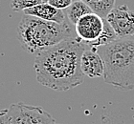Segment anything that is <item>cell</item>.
I'll use <instances>...</instances> for the list:
<instances>
[{
  "mask_svg": "<svg viewBox=\"0 0 134 124\" xmlns=\"http://www.w3.org/2000/svg\"><path fill=\"white\" fill-rule=\"evenodd\" d=\"M87 48L85 42L75 36L37 52L34 63L37 82L58 92L81 85L84 76L81 58Z\"/></svg>",
  "mask_w": 134,
  "mask_h": 124,
  "instance_id": "cell-1",
  "label": "cell"
},
{
  "mask_svg": "<svg viewBox=\"0 0 134 124\" xmlns=\"http://www.w3.org/2000/svg\"><path fill=\"white\" fill-rule=\"evenodd\" d=\"M97 52L104 63V82L122 92L134 90V34L118 37Z\"/></svg>",
  "mask_w": 134,
  "mask_h": 124,
  "instance_id": "cell-2",
  "label": "cell"
},
{
  "mask_svg": "<svg viewBox=\"0 0 134 124\" xmlns=\"http://www.w3.org/2000/svg\"><path fill=\"white\" fill-rule=\"evenodd\" d=\"M75 36H77L75 26L69 21L59 24L28 14L22 15L16 34L22 49L28 54L36 55Z\"/></svg>",
  "mask_w": 134,
  "mask_h": 124,
  "instance_id": "cell-3",
  "label": "cell"
},
{
  "mask_svg": "<svg viewBox=\"0 0 134 124\" xmlns=\"http://www.w3.org/2000/svg\"><path fill=\"white\" fill-rule=\"evenodd\" d=\"M9 124H55L56 120L43 108L23 102L13 103L8 108Z\"/></svg>",
  "mask_w": 134,
  "mask_h": 124,
  "instance_id": "cell-4",
  "label": "cell"
},
{
  "mask_svg": "<svg viewBox=\"0 0 134 124\" xmlns=\"http://www.w3.org/2000/svg\"><path fill=\"white\" fill-rule=\"evenodd\" d=\"M105 19L113 28L118 37L134 34V11L126 5L114 7Z\"/></svg>",
  "mask_w": 134,
  "mask_h": 124,
  "instance_id": "cell-5",
  "label": "cell"
},
{
  "mask_svg": "<svg viewBox=\"0 0 134 124\" xmlns=\"http://www.w3.org/2000/svg\"><path fill=\"white\" fill-rule=\"evenodd\" d=\"M104 19L95 13L82 16L75 25L77 36L85 43L96 40L103 30Z\"/></svg>",
  "mask_w": 134,
  "mask_h": 124,
  "instance_id": "cell-6",
  "label": "cell"
},
{
  "mask_svg": "<svg viewBox=\"0 0 134 124\" xmlns=\"http://www.w3.org/2000/svg\"><path fill=\"white\" fill-rule=\"evenodd\" d=\"M81 68L84 75L89 78L103 76L104 63L97 51L87 48L81 55Z\"/></svg>",
  "mask_w": 134,
  "mask_h": 124,
  "instance_id": "cell-7",
  "label": "cell"
},
{
  "mask_svg": "<svg viewBox=\"0 0 134 124\" xmlns=\"http://www.w3.org/2000/svg\"><path fill=\"white\" fill-rule=\"evenodd\" d=\"M23 14L33 15V16L38 17L43 20L52 21V22H56L59 24H64L69 21L67 19L66 14L63 11V10L55 8L49 3L42 2L35 7L26 9L23 11Z\"/></svg>",
  "mask_w": 134,
  "mask_h": 124,
  "instance_id": "cell-8",
  "label": "cell"
},
{
  "mask_svg": "<svg viewBox=\"0 0 134 124\" xmlns=\"http://www.w3.org/2000/svg\"><path fill=\"white\" fill-rule=\"evenodd\" d=\"M91 13H93L92 10L83 1L77 0L69 6V8L66 9L65 14H66V17L67 19L69 20V22L75 26L76 23L78 22L81 17L88 14H91Z\"/></svg>",
  "mask_w": 134,
  "mask_h": 124,
  "instance_id": "cell-9",
  "label": "cell"
},
{
  "mask_svg": "<svg viewBox=\"0 0 134 124\" xmlns=\"http://www.w3.org/2000/svg\"><path fill=\"white\" fill-rule=\"evenodd\" d=\"M118 38V36L116 34L115 31L113 30V28L110 26L107 20L104 19V26H103V32L100 33V34L99 36V37L96 40L92 42H89V43H86L87 46L90 48V49H93L97 51L99 47H102V46H104L106 44H109L110 42L114 41L115 39Z\"/></svg>",
  "mask_w": 134,
  "mask_h": 124,
  "instance_id": "cell-10",
  "label": "cell"
},
{
  "mask_svg": "<svg viewBox=\"0 0 134 124\" xmlns=\"http://www.w3.org/2000/svg\"><path fill=\"white\" fill-rule=\"evenodd\" d=\"M92 10L93 13L106 18L108 14L114 9L116 0H81Z\"/></svg>",
  "mask_w": 134,
  "mask_h": 124,
  "instance_id": "cell-11",
  "label": "cell"
},
{
  "mask_svg": "<svg viewBox=\"0 0 134 124\" xmlns=\"http://www.w3.org/2000/svg\"><path fill=\"white\" fill-rule=\"evenodd\" d=\"M42 3V0H12L11 8L14 11H23Z\"/></svg>",
  "mask_w": 134,
  "mask_h": 124,
  "instance_id": "cell-12",
  "label": "cell"
},
{
  "mask_svg": "<svg viewBox=\"0 0 134 124\" xmlns=\"http://www.w3.org/2000/svg\"><path fill=\"white\" fill-rule=\"evenodd\" d=\"M48 3L50 5L54 6L55 8L59 9V10H66L69 8V6L73 3L72 0H49Z\"/></svg>",
  "mask_w": 134,
  "mask_h": 124,
  "instance_id": "cell-13",
  "label": "cell"
},
{
  "mask_svg": "<svg viewBox=\"0 0 134 124\" xmlns=\"http://www.w3.org/2000/svg\"><path fill=\"white\" fill-rule=\"evenodd\" d=\"M8 109L0 110V124H9Z\"/></svg>",
  "mask_w": 134,
  "mask_h": 124,
  "instance_id": "cell-14",
  "label": "cell"
},
{
  "mask_svg": "<svg viewBox=\"0 0 134 124\" xmlns=\"http://www.w3.org/2000/svg\"><path fill=\"white\" fill-rule=\"evenodd\" d=\"M48 1H49V0H42V2L43 3H48Z\"/></svg>",
  "mask_w": 134,
  "mask_h": 124,
  "instance_id": "cell-15",
  "label": "cell"
},
{
  "mask_svg": "<svg viewBox=\"0 0 134 124\" xmlns=\"http://www.w3.org/2000/svg\"><path fill=\"white\" fill-rule=\"evenodd\" d=\"M55 124H58V123H55Z\"/></svg>",
  "mask_w": 134,
  "mask_h": 124,
  "instance_id": "cell-16",
  "label": "cell"
}]
</instances>
